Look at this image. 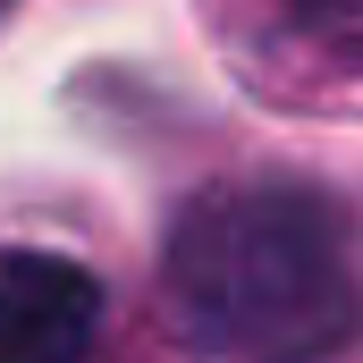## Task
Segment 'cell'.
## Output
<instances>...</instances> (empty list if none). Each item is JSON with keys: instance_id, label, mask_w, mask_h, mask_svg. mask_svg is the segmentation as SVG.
I'll return each mask as SVG.
<instances>
[{"instance_id": "1", "label": "cell", "mask_w": 363, "mask_h": 363, "mask_svg": "<svg viewBox=\"0 0 363 363\" xmlns=\"http://www.w3.org/2000/svg\"><path fill=\"white\" fill-rule=\"evenodd\" d=\"M178 330L220 363H313L355 330L347 211L313 186H220L169 237Z\"/></svg>"}, {"instance_id": "2", "label": "cell", "mask_w": 363, "mask_h": 363, "mask_svg": "<svg viewBox=\"0 0 363 363\" xmlns=\"http://www.w3.org/2000/svg\"><path fill=\"white\" fill-rule=\"evenodd\" d=\"M101 330V287L85 262L9 245L0 254V363H85Z\"/></svg>"}]
</instances>
